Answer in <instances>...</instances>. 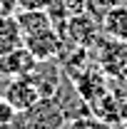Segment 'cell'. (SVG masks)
<instances>
[{"instance_id": "obj_1", "label": "cell", "mask_w": 127, "mask_h": 129, "mask_svg": "<svg viewBox=\"0 0 127 129\" xmlns=\"http://www.w3.org/2000/svg\"><path fill=\"white\" fill-rule=\"evenodd\" d=\"M95 47L97 67L102 70V75L117 82H127V40H110L102 35Z\"/></svg>"}, {"instance_id": "obj_2", "label": "cell", "mask_w": 127, "mask_h": 129, "mask_svg": "<svg viewBox=\"0 0 127 129\" xmlns=\"http://www.w3.org/2000/svg\"><path fill=\"white\" fill-rule=\"evenodd\" d=\"M60 35H62V40L67 37L75 47L92 50L97 40L102 37V30H100V20H95L90 13H80V15H72L65 20V27Z\"/></svg>"}, {"instance_id": "obj_3", "label": "cell", "mask_w": 127, "mask_h": 129, "mask_svg": "<svg viewBox=\"0 0 127 129\" xmlns=\"http://www.w3.org/2000/svg\"><path fill=\"white\" fill-rule=\"evenodd\" d=\"M62 42H65L62 35L55 30V27H48V30H40V32H35V35L23 37V45L35 57V62H52L62 52Z\"/></svg>"}, {"instance_id": "obj_4", "label": "cell", "mask_w": 127, "mask_h": 129, "mask_svg": "<svg viewBox=\"0 0 127 129\" xmlns=\"http://www.w3.org/2000/svg\"><path fill=\"white\" fill-rule=\"evenodd\" d=\"M3 99H5V102H8L17 114H28L32 107L43 99V97H40L37 87H35V82H32L30 75H28V77H13V80L8 82Z\"/></svg>"}, {"instance_id": "obj_5", "label": "cell", "mask_w": 127, "mask_h": 129, "mask_svg": "<svg viewBox=\"0 0 127 129\" xmlns=\"http://www.w3.org/2000/svg\"><path fill=\"white\" fill-rule=\"evenodd\" d=\"M35 57L25 50V45H20L15 50H8V52H0V77H28L35 72Z\"/></svg>"}, {"instance_id": "obj_6", "label": "cell", "mask_w": 127, "mask_h": 129, "mask_svg": "<svg viewBox=\"0 0 127 129\" xmlns=\"http://www.w3.org/2000/svg\"><path fill=\"white\" fill-rule=\"evenodd\" d=\"M100 30L110 40H127V3L112 5L100 17Z\"/></svg>"}, {"instance_id": "obj_7", "label": "cell", "mask_w": 127, "mask_h": 129, "mask_svg": "<svg viewBox=\"0 0 127 129\" xmlns=\"http://www.w3.org/2000/svg\"><path fill=\"white\" fill-rule=\"evenodd\" d=\"M15 20H17V27L23 32V37L52 27V20H50L48 10H17Z\"/></svg>"}, {"instance_id": "obj_8", "label": "cell", "mask_w": 127, "mask_h": 129, "mask_svg": "<svg viewBox=\"0 0 127 129\" xmlns=\"http://www.w3.org/2000/svg\"><path fill=\"white\" fill-rule=\"evenodd\" d=\"M23 45V32L17 27L15 15H0V52L15 50Z\"/></svg>"}, {"instance_id": "obj_9", "label": "cell", "mask_w": 127, "mask_h": 129, "mask_svg": "<svg viewBox=\"0 0 127 129\" xmlns=\"http://www.w3.org/2000/svg\"><path fill=\"white\" fill-rule=\"evenodd\" d=\"M117 3H122V0H85V10L95 17V20H100V17L105 15L112 5H117Z\"/></svg>"}, {"instance_id": "obj_10", "label": "cell", "mask_w": 127, "mask_h": 129, "mask_svg": "<svg viewBox=\"0 0 127 129\" xmlns=\"http://www.w3.org/2000/svg\"><path fill=\"white\" fill-rule=\"evenodd\" d=\"M70 129H110L105 122H100L97 117L92 114H87V117H77V119H72L70 122Z\"/></svg>"}, {"instance_id": "obj_11", "label": "cell", "mask_w": 127, "mask_h": 129, "mask_svg": "<svg viewBox=\"0 0 127 129\" xmlns=\"http://www.w3.org/2000/svg\"><path fill=\"white\" fill-rule=\"evenodd\" d=\"M55 3L60 5V10H62L67 17L80 15V13H87V10H85V0H55Z\"/></svg>"}, {"instance_id": "obj_12", "label": "cell", "mask_w": 127, "mask_h": 129, "mask_svg": "<svg viewBox=\"0 0 127 129\" xmlns=\"http://www.w3.org/2000/svg\"><path fill=\"white\" fill-rule=\"evenodd\" d=\"M52 0H17V10H48Z\"/></svg>"}, {"instance_id": "obj_13", "label": "cell", "mask_w": 127, "mask_h": 129, "mask_svg": "<svg viewBox=\"0 0 127 129\" xmlns=\"http://www.w3.org/2000/svg\"><path fill=\"white\" fill-rule=\"evenodd\" d=\"M15 117H17V112L5 102V99H0V124H13Z\"/></svg>"}, {"instance_id": "obj_14", "label": "cell", "mask_w": 127, "mask_h": 129, "mask_svg": "<svg viewBox=\"0 0 127 129\" xmlns=\"http://www.w3.org/2000/svg\"><path fill=\"white\" fill-rule=\"evenodd\" d=\"M17 0H0V15H15Z\"/></svg>"}, {"instance_id": "obj_15", "label": "cell", "mask_w": 127, "mask_h": 129, "mask_svg": "<svg viewBox=\"0 0 127 129\" xmlns=\"http://www.w3.org/2000/svg\"><path fill=\"white\" fill-rule=\"evenodd\" d=\"M110 129H112V127H110Z\"/></svg>"}]
</instances>
